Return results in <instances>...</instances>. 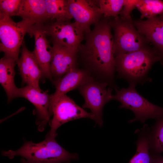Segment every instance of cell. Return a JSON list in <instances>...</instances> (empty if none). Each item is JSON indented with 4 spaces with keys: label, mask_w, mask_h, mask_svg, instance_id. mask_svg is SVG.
Wrapping results in <instances>:
<instances>
[{
    "label": "cell",
    "mask_w": 163,
    "mask_h": 163,
    "mask_svg": "<svg viewBox=\"0 0 163 163\" xmlns=\"http://www.w3.org/2000/svg\"><path fill=\"white\" fill-rule=\"evenodd\" d=\"M150 131L151 129L147 124L136 131L135 133L138 136L136 142V152L128 163H150Z\"/></svg>",
    "instance_id": "obj_19"
},
{
    "label": "cell",
    "mask_w": 163,
    "mask_h": 163,
    "mask_svg": "<svg viewBox=\"0 0 163 163\" xmlns=\"http://www.w3.org/2000/svg\"><path fill=\"white\" fill-rule=\"evenodd\" d=\"M31 26L24 20L15 22L11 18L0 14V51L4 56L17 62L24 37Z\"/></svg>",
    "instance_id": "obj_7"
},
{
    "label": "cell",
    "mask_w": 163,
    "mask_h": 163,
    "mask_svg": "<svg viewBox=\"0 0 163 163\" xmlns=\"http://www.w3.org/2000/svg\"><path fill=\"white\" fill-rule=\"evenodd\" d=\"M138 0H125L124 6L120 16L129 20H132L131 13L136 7Z\"/></svg>",
    "instance_id": "obj_25"
},
{
    "label": "cell",
    "mask_w": 163,
    "mask_h": 163,
    "mask_svg": "<svg viewBox=\"0 0 163 163\" xmlns=\"http://www.w3.org/2000/svg\"><path fill=\"white\" fill-rule=\"evenodd\" d=\"M44 26L47 37L53 45L77 53L85 33L75 22L58 21L47 22Z\"/></svg>",
    "instance_id": "obj_9"
},
{
    "label": "cell",
    "mask_w": 163,
    "mask_h": 163,
    "mask_svg": "<svg viewBox=\"0 0 163 163\" xmlns=\"http://www.w3.org/2000/svg\"><path fill=\"white\" fill-rule=\"evenodd\" d=\"M69 13L85 33L90 26L99 21L103 15L98 0H67Z\"/></svg>",
    "instance_id": "obj_12"
},
{
    "label": "cell",
    "mask_w": 163,
    "mask_h": 163,
    "mask_svg": "<svg viewBox=\"0 0 163 163\" xmlns=\"http://www.w3.org/2000/svg\"><path fill=\"white\" fill-rule=\"evenodd\" d=\"M50 111L53 117L49 124L50 129L48 133L55 138L57 135V129L63 124L80 118L94 119L91 113L78 105L66 94L51 101Z\"/></svg>",
    "instance_id": "obj_8"
},
{
    "label": "cell",
    "mask_w": 163,
    "mask_h": 163,
    "mask_svg": "<svg viewBox=\"0 0 163 163\" xmlns=\"http://www.w3.org/2000/svg\"><path fill=\"white\" fill-rule=\"evenodd\" d=\"M16 64L14 59L4 56L0 60V83L6 93L8 103L17 98L19 88L14 83Z\"/></svg>",
    "instance_id": "obj_18"
},
{
    "label": "cell",
    "mask_w": 163,
    "mask_h": 163,
    "mask_svg": "<svg viewBox=\"0 0 163 163\" xmlns=\"http://www.w3.org/2000/svg\"><path fill=\"white\" fill-rule=\"evenodd\" d=\"M27 33L35 39V46L32 52L41 69L42 78L53 82L50 70L53 54V46L47 39L44 24L33 25L29 29Z\"/></svg>",
    "instance_id": "obj_11"
},
{
    "label": "cell",
    "mask_w": 163,
    "mask_h": 163,
    "mask_svg": "<svg viewBox=\"0 0 163 163\" xmlns=\"http://www.w3.org/2000/svg\"><path fill=\"white\" fill-rule=\"evenodd\" d=\"M156 120L151 129L150 152L160 154L163 152V117Z\"/></svg>",
    "instance_id": "obj_22"
},
{
    "label": "cell",
    "mask_w": 163,
    "mask_h": 163,
    "mask_svg": "<svg viewBox=\"0 0 163 163\" xmlns=\"http://www.w3.org/2000/svg\"><path fill=\"white\" fill-rule=\"evenodd\" d=\"M53 49L50 70L53 83L76 67L77 53L55 45Z\"/></svg>",
    "instance_id": "obj_15"
},
{
    "label": "cell",
    "mask_w": 163,
    "mask_h": 163,
    "mask_svg": "<svg viewBox=\"0 0 163 163\" xmlns=\"http://www.w3.org/2000/svg\"><path fill=\"white\" fill-rule=\"evenodd\" d=\"M141 13V18L147 19L163 15V1L138 0L136 7Z\"/></svg>",
    "instance_id": "obj_21"
},
{
    "label": "cell",
    "mask_w": 163,
    "mask_h": 163,
    "mask_svg": "<svg viewBox=\"0 0 163 163\" xmlns=\"http://www.w3.org/2000/svg\"><path fill=\"white\" fill-rule=\"evenodd\" d=\"M2 154L10 159L20 156L36 163H69L78 158L77 154L66 151L58 143L55 138L48 133L41 142L35 143L32 141H25L18 149L3 150Z\"/></svg>",
    "instance_id": "obj_2"
},
{
    "label": "cell",
    "mask_w": 163,
    "mask_h": 163,
    "mask_svg": "<svg viewBox=\"0 0 163 163\" xmlns=\"http://www.w3.org/2000/svg\"><path fill=\"white\" fill-rule=\"evenodd\" d=\"M45 2L47 22L70 21L72 18L69 12L67 0H45Z\"/></svg>",
    "instance_id": "obj_20"
},
{
    "label": "cell",
    "mask_w": 163,
    "mask_h": 163,
    "mask_svg": "<svg viewBox=\"0 0 163 163\" xmlns=\"http://www.w3.org/2000/svg\"><path fill=\"white\" fill-rule=\"evenodd\" d=\"M21 163H36L29 161L23 158H21Z\"/></svg>",
    "instance_id": "obj_27"
},
{
    "label": "cell",
    "mask_w": 163,
    "mask_h": 163,
    "mask_svg": "<svg viewBox=\"0 0 163 163\" xmlns=\"http://www.w3.org/2000/svg\"><path fill=\"white\" fill-rule=\"evenodd\" d=\"M17 16L31 26L46 23L47 17L45 0H23Z\"/></svg>",
    "instance_id": "obj_17"
},
{
    "label": "cell",
    "mask_w": 163,
    "mask_h": 163,
    "mask_svg": "<svg viewBox=\"0 0 163 163\" xmlns=\"http://www.w3.org/2000/svg\"><path fill=\"white\" fill-rule=\"evenodd\" d=\"M91 76V73L85 69L76 67L72 69L60 78L53 82L56 91L53 94H50L51 101L71 90L78 88Z\"/></svg>",
    "instance_id": "obj_16"
},
{
    "label": "cell",
    "mask_w": 163,
    "mask_h": 163,
    "mask_svg": "<svg viewBox=\"0 0 163 163\" xmlns=\"http://www.w3.org/2000/svg\"><path fill=\"white\" fill-rule=\"evenodd\" d=\"M23 84L38 89L42 77L40 66L32 52L28 50L24 41L21 46V56L17 62Z\"/></svg>",
    "instance_id": "obj_13"
},
{
    "label": "cell",
    "mask_w": 163,
    "mask_h": 163,
    "mask_svg": "<svg viewBox=\"0 0 163 163\" xmlns=\"http://www.w3.org/2000/svg\"><path fill=\"white\" fill-rule=\"evenodd\" d=\"M161 58L156 50L148 47L115 57L119 78L130 84L142 85L152 81L148 73L153 65Z\"/></svg>",
    "instance_id": "obj_3"
},
{
    "label": "cell",
    "mask_w": 163,
    "mask_h": 163,
    "mask_svg": "<svg viewBox=\"0 0 163 163\" xmlns=\"http://www.w3.org/2000/svg\"><path fill=\"white\" fill-rule=\"evenodd\" d=\"M23 0H0V14L11 18L17 16Z\"/></svg>",
    "instance_id": "obj_24"
},
{
    "label": "cell",
    "mask_w": 163,
    "mask_h": 163,
    "mask_svg": "<svg viewBox=\"0 0 163 163\" xmlns=\"http://www.w3.org/2000/svg\"><path fill=\"white\" fill-rule=\"evenodd\" d=\"M48 92V90L44 91L27 85L19 88L17 94V97L24 98L34 106V113L37 117L35 123L38 130L41 132L44 130L51 120V97Z\"/></svg>",
    "instance_id": "obj_10"
},
{
    "label": "cell",
    "mask_w": 163,
    "mask_h": 163,
    "mask_svg": "<svg viewBox=\"0 0 163 163\" xmlns=\"http://www.w3.org/2000/svg\"><path fill=\"white\" fill-rule=\"evenodd\" d=\"M108 84L98 81L92 75L78 88L83 96L85 103L82 107L88 108L94 116V120L100 126L103 123L102 111L105 105L113 100L112 89L107 88Z\"/></svg>",
    "instance_id": "obj_6"
},
{
    "label": "cell",
    "mask_w": 163,
    "mask_h": 163,
    "mask_svg": "<svg viewBox=\"0 0 163 163\" xmlns=\"http://www.w3.org/2000/svg\"><path fill=\"white\" fill-rule=\"evenodd\" d=\"M150 163H163V157L160 154L151 153Z\"/></svg>",
    "instance_id": "obj_26"
},
{
    "label": "cell",
    "mask_w": 163,
    "mask_h": 163,
    "mask_svg": "<svg viewBox=\"0 0 163 163\" xmlns=\"http://www.w3.org/2000/svg\"><path fill=\"white\" fill-rule=\"evenodd\" d=\"M101 11L105 18H116L120 15L125 0H98Z\"/></svg>",
    "instance_id": "obj_23"
},
{
    "label": "cell",
    "mask_w": 163,
    "mask_h": 163,
    "mask_svg": "<svg viewBox=\"0 0 163 163\" xmlns=\"http://www.w3.org/2000/svg\"><path fill=\"white\" fill-rule=\"evenodd\" d=\"M104 18L95 23L92 30L85 33V42L80 44L77 53H79L85 69L100 81L116 89L113 37L110 20Z\"/></svg>",
    "instance_id": "obj_1"
},
{
    "label": "cell",
    "mask_w": 163,
    "mask_h": 163,
    "mask_svg": "<svg viewBox=\"0 0 163 163\" xmlns=\"http://www.w3.org/2000/svg\"><path fill=\"white\" fill-rule=\"evenodd\" d=\"M110 21L114 32L115 57L148 47L147 42H149L135 28L132 20L119 16Z\"/></svg>",
    "instance_id": "obj_5"
},
{
    "label": "cell",
    "mask_w": 163,
    "mask_h": 163,
    "mask_svg": "<svg viewBox=\"0 0 163 163\" xmlns=\"http://www.w3.org/2000/svg\"><path fill=\"white\" fill-rule=\"evenodd\" d=\"M133 23L139 32L156 47L161 59L163 58V15Z\"/></svg>",
    "instance_id": "obj_14"
},
{
    "label": "cell",
    "mask_w": 163,
    "mask_h": 163,
    "mask_svg": "<svg viewBox=\"0 0 163 163\" xmlns=\"http://www.w3.org/2000/svg\"><path fill=\"white\" fill-rule=\"evenodd\" d=\"M136 85L130 84L127 88L115 89L113 99L121 104L120 108L129 109L134 114V118L129 121L131 123L136 121L144 123L150 118L156 120L163 117V107L155 105L141 95L136 90Z\"/></svg>",
    "instance_id": "obj_4"
}]
</instances>
